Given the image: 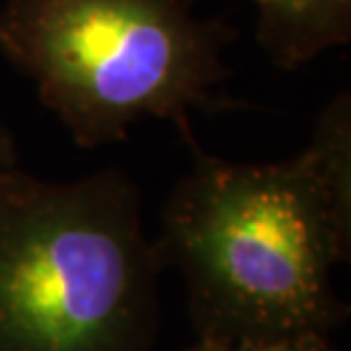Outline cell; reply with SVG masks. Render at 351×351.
Wrapping results in <instances>:
<instances>
[{
    "mask_svg": "<svg viewBox=\"0 0 351 351\" xmlns=\"http://www.w3.org/2000/svg\"><path fill=\"white\" fill-rule=\"evenodd\" d=\"M187 351H335L331 338H299L280 342H219L196 340Z\"/></svg>",
    "mask_w": 351,
    "mask_h": 351,
    "instance_id": "cell-5",
    "label": "cell"
},
{
    "mask_svg": "<svg viewBox=\"0 0 351 351\" xmlns=\"http://www.w3.org/2000/svg\"><path fill=\"white\" fill-rule=\"evenodd\" d=\"M237 30L194 0H7L0 53L37 87L80 149L117 144L142 119L187 142L192 112L235 110L223 51Z\"/></svg>",
    "mask_w": 351,
    "mask_h": 351,
    "instance_id": "cell-3",
    "label": "cell"
},
{
    "mask_svg": "<svg viewBox=\"0 0 351 351\" xmlns=\"http://www.w3.org/2000/svg\"><path fill=\"white\" fill-rule=\"evenodd\" d=\"M19 151L7 123L0 119V185L14 169H19Z\"/></svg>",
    "mask_w": 351,
    "mask_h": 351,
    "instance_id": "cell-6",
    "label": "cell"
},
{
    "mask_svg": "<svg viewBox=\"0 0 351 351\" xmlns=\"http://www.w3.org/2000/svg\"><path fill=\"white\" fill-rule=\"evenodd\" d=\"M192 167L156 244L176 267L199 340L331 338L347 308L333 269L351 247V98L340 91L311 142L283 162H230L187 142Z\"/></svg>",
    "mask_w": 351,
    "mask_h": 351,
    "instance_id": "cell-1",
    "label": "cell"
},
{
    "mask_svg": "<svg viewBox=\"0 0 351 351\" xmlns=\"http://www.w3.org/2000/svg\"><path fill=\"white\" fill-rule=\"evenodd\" d=\"M256 39L283 71L351 41V0H254Z\"/></svg>",
    "mask_w": 351,
    "mask_h": 351,
    "instance_id": "cell-4",
    "label": "cell"
},
{
    "mask_svg": "<svg viewBox=\"0 0 351 351\" xmlns=\"http://www.w3.org/2000/svg\"><path fill=\"white\" fill-rule=\"evenodd\" d=\"M162 269L123 171L0 185V351H151Z\"/></svg>",
    "mask_w": 351,
    "mask_h": 351,
    "instance_id": "cell-2",
    "label": "cell"
}]
</instances>
